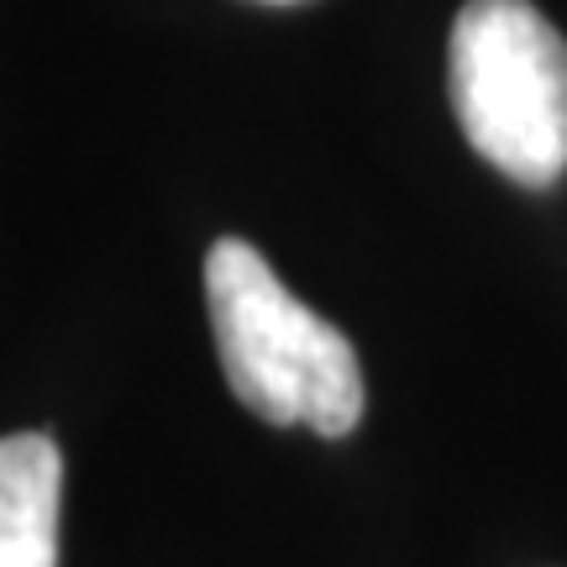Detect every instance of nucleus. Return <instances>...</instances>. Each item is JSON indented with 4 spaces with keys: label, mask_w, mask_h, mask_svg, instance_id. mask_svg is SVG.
I'll return each instance as SVG.
<instances>
[{
    "label": "nucleus",
    "mask_w": 567,
    "mask_h": 567,
    "mask_svg": "<svg viewBox=\"0 0 567 567\" xmlns=\"http://www.w3.org/2000/svg\"><path fill=\"white\" fill-rule=\"evenodd\" d=\"M205 305L231 394L268 425L347 436L363 421V368L331 321L300 305L243 237L205 252Z\"/></svg>",
    "instance_id": "nucleus-1"
},
{
    "label": "nucleus",
    "mask_w": 567,
    "mask_h": 567,
    "mask_svg": "<svg viewBox=\"0 0 567 567\" xmlns=\"http://www.w3.org/2000/svg\"><path fill=\"white\" fill-rule=\"evenodd\" d=\"M446 84L467 147L505 179L551 189L567 174V38L530 0H467Z\"/></svg>",
    "instance_id": "nucleus-2"
},
{
    "label": "nucleus",
    "mask_w": 567,
    "mask_h": 567,
    "mask_svg": "<svg viewBox=\"0 0 567 567\" xmlns=\"http://www.w3.org/2000/svg\"><path fill=\"white\" fill-rule=\"evenodd\" d=\"M59 446L42 431L0 436V567L59 563Z\"/></svg>",
    "instance_id": "nucleus-3"
},
{
    "label": "nucleus",
    "mask_w": 567,
    "mask_h": 567,
    "mask_svg": "<svg viewBox=\"0 0 567 567\" xmlns=\"http://www.w3.org/2000/svg\"><path fill=\"white\" fill-rule=\"evenodd\" d=\"M268 6H289V0H268Z\"/></svg>",
    "instance_id": "nucleus-4"
}]
</instances>
